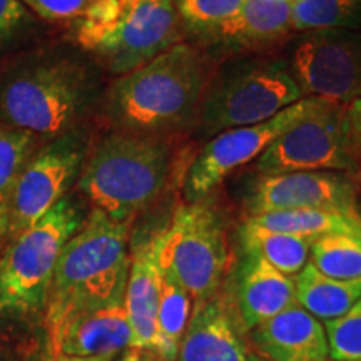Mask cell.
Returning a JSON list of instances; mask_svg holds the SVG:
<instances>
[{
  "mask_svg": "<svg viewBox=\"0 0 361 361\" xmlns=\"http://www.w3.org/2000/svg\"><path fill=\"white\" fill-rule=\"evenodd\" d=\"M233 300L243 328L251 331L296 303L295 279L259 256L246 255L239 264Z\"/></svg>",
  "mask_w": 361,
  "mask_h": 361,
  "instance_id": "18",
  "label": "cell"
},
{
  "mask_svg": "<svg viewBox=\"0 0 361 361\" xmlns=\"http://www.w3.org/2000/svg\"><path fill=\"white\" fill-rule=\"evenodd\" d=\"M311 264L324 276L335 279L361 278V236L329 234L311 246Z\"/></svg>",
  "mask_w": 361,
  "mask_h": 361,
  "instance_id": "26",
  "label": "cell"
},
{
  "mask_svg": "<svg viewBox=\"0 0 361 361\" xmlns=\"http://www.w3.org/2000/svg\"><path fill=\"white\" fill-rule=\"evenodd\" d=\"M241 243L246 255L263 258L286 276H296L308 264L313 239L296 234L269 231L246 221L241 228Z\"/></svg>",
  "mask_w": 361,
  "mask_h": 361,
  "instance_id": "21",
  "label": "cell"
},
{
  "mask_svg": "<svg viewBox=\"0 0 361 361\" xmlns=\"http://www.w3.org/2000/svg\"><path fill=\"white\" fill-rule=\"evenodd\" d=\"M251 338L271 361H328L329 358L324 326L298 303L252 328Z\"/></svg>",
  "mask_w": 361,
  "mask_h": 361,
  "instance_id": "19",
  "label": "cell"
},
{
  "mask_svg": "<svg viewBox=\"0 0 361 361\" xmlns=\"http://www.w3.org/2000/svg\"><path fill=\"white\" fill-rule=\"evenodd\" d=\"M228 261V238L218 211L204 200L179 206L164 229L161 266L186 288L194 310L218 295Z\"/></svg>",
  "mask_w": 361,
  "mask_h": 361,
  "instance_id": "8",
  "label": "cell"
},
{
  "mask_svg": "<svg viewBox=\"0 0 361 361\" xmlns=\"http://www.w3.org/2000/svg\"><path fill=\"white\" fill-rule=\"evenodd\" d=\"M39 141L27 130L0 123V213H8L17 180L39 151Z\"/></svg>",
  "mask_w": 361,
  "mask_h": 361,
  "instance_id": "25",
  "label": "cell"
},
{
  "mask_svg": "<svg viewBox=\"0 0 361 361\" xmlns=\"http://www.w3.org/2000/svg\"><path fill=\"white\" fill-rule=\"evenodd\" d=\"M174 2H176V0H174Z\"/></svg>",
  "mask_w": 361,
  "mask_h": 361,
  "instance_id": "36",
  "label": "cell"
},
{
  "mask_svg": "<svg viewBox=\"0 0 361 361\" xmlns=\"http://www.w3.org/2000/svg\"><path fill=\"white\" fill-rule=\"evenodd\" d=\"M34 27V19L20 0H0V54L20 42Z\"/></svg>",
  "mask_w": 361,
  "mask_h": 361,
  "instance_id": "29",
  "label": "cell"
},
{
  "mask_svg": "<svg viewBox=\"0 0 361 361\" xmlns=\"http://www.w3.org/2000/svg\"><path fill=\"white\" fill-rule=\"evenodd\" d=\"M164 229H159L134 246L124 296V308L133 329L130 348L149 350L154 355L161 350L157 306L162 281L161 247Z\"/></svg>",
  "mask_w": 361,
  "mask_h": 361,
  "instance_id": "14",
  "label": "cell"
},
{
  "mask_svg": "<svg viewBox=\"0 0 361 361\" xmlns=\"http://www.w3.org/2000/svg\"><path fill=\"white\" fill-rule=\"evenodd\" d=\"M56 361H109V360H102V358H80V356H56L54 358Z\"/></svg>",
  "mask_w": 361,
  "mask_h": 361,
  "instance_id": "33",
  "label": "cell"
},
{
  "mask_svg": "<svg viewBox=\"0 0 361 361\" xmlns=\"http://www.w3.org/2000/svg\"><path fill=\"white\" fill-rule=\"evenodd\" d=\"M74 39L107 71L124 75L179 44L174 0H94Z\"/></svg>",
  "mask_w": 361,
  "mask_h": 361,
  "instance_id": "5",
  "label": "cell"
},
{
  "mask_svg": "<svg viewBox=\"0 0 361 361\" xmlns=\"http://www.w3.org/2000/svg\"><path fill=\"white\" fill-rule=\"evenodd\" d=\"M82 223L78 206L64 197L17 234L0 258V313H30L45 306L61 252Z\"/></svg>",
  "mask_w": 361,
  "mask_h": 361,
  "instance_id": "7",
  "label": "cell"
},
{
  "mask_svg": "<svg viewBox=\"0 0 361 361\" xmlns=\"http://www.w3.org/2000/svg\"><path fill=\"white\" fill-rule=\"evenodd\" d=\"M290 69L305 97L348 106L361 97V34L310 30L291 51Z\"/></svg>",
  "mask_w": 361,
  "mask_h": 361,
  "instance_id": "11",
  "label": "cell"
},
{
  "mask_svg": "<svg viewBox=\"0 0 361 361\" xmlns=\"http://www.w3.org/2000/svg\"><path fill=\"white\" fill-rule=\"evenodd\" d=\"M49 345L54 358L64 355L111 360L133 346V329L124 305L104 306L74 316Z\"/></svg>",
  "mask_w": 361,
  "mask_h": 361,
  "instance_id": "17",
  "label": "cell"
},
{
  "mask_svg": "<svg viewBox=\"0 0 361 361\" xmlns=\"http://www.w3.org/2000/svg\"><path fill=\"white\" fill-rule=\"evenodd\" d=\"M348 121H350V130H351V137H353L355 149L356 152H358V157L361 159V97L348 104Z\"/></svg>",
  "mask_w": 361,
  "mask_h": 361,
  "instance_id": "31",
  "label": "cell"
},
{
  "mask_svg": "<svg viewBox=\"0 0 361 361\" xmlns=\"http://www.w3.org/2000/svg\"><path fill=\"white\" fill-rule=\"evenodd\" d=\"M209 79L204 52L179 42L119 75L104 97V116L123 133L179 130L197 119Z\"/></svg>",
  "mask_w": 361,
  "mask_h": 361,
  "instance_id": "1",
  "label": "cell"
},
{
  "mask_svg": "<svg viewBox=\"0 0 361 361\" xmlns=\"http://www.w3.org/2000/svg\"><path fill=\"white\" fill-rule=\"evenodd\" d=\"M288 62L273 57H241L229 61L209 79L197 123L206 137L246 128L303 99Z\"/></svg>",
  "mask_w": 361,
  "mask_h": 361,
  "instance_id": "6",
  "label": "cell"
},
{
  "mask_svg": "<svg viewBox=\"0 0 361 361\" xmlns=\"http://www.w3.org/2000/svg\"><path fill=\"white\" fill-rule=\"evenodd\" d=\"M293 0H245L229 20L200 42L221 54H243L278 42L291 27Z\"/></svg>",
  "mask_w": 361,
  "mask_h": 361,
  "instance_id": "16",
  "label": "cell"
},
{
  "mask_svg": "<svg viewBox=\"0 0 361 361\" xmlns=\"http://www.w3.org/2000/svg\"><path fill=\"white\" fill-rule=\"evenodd\" d=\"M121 361H151V360L144 358V356L139 353V351H130V353L126 355Z\"/></svg>",
  "mask_w": 361,
  "mask_h": 361,
  "instance_id": "34",
  "label": "cell"
},
{
  "mask_svg": "<svg viewBox=\"0 0 361 361\" xmlns=\"http://www.w3.org/2000/svg\"><path fill=\"white\" fill-rule=\"evenodd\" d=\"M291 27L298 32L361 29V0H293Z\"/></svg>",
  "mask_w": 361,
  "mask_h": 361,
  "instance_id": "24",
  "label": "cell"
},
{
  "mask_svg": "<svg viewBox=\"0 0 361 361\" xmlns=\"http://www.w3.org/2000/svg\"><path fill=\"white\" fill-rule=\"evenodd\" d=\"M8 236V213H0V246Z\"/></svg>",
  "mask_w": 361,
  "mask_h": 361,
  "instance_id": "32",
  "label": "cell"
},
{
  "mask_svg": "<svg viewBox=\"0 0 361 361\" xmlns=\"http://www.w3.org/2000/svg\"><path fill=\"white\" fill-rule=\"evenodd\" d=\"M358 180L341 171H305L258 176L247 192L251 216L273 211L318 209L353 218L358 213Z\"/></svg>",
  "mask_w": 361,
  "mask_h": 361,
  "instance_id": "13",
  "label": "cell"
},
{
  "mask_svg": "<svg viewBox=\"0 0 361 361\" xmlns=\"http://www.w3.org/2000/svg\"><path fill=\"white\" fill-rule=\"evenodd\" d=\"M29 12L49 22H78L94 0H20Z\"/></svg>",
  "mask_w": 361,
  "mask_h": 361,
  "instance_id": "30",
  "label": "cell"
},
{
  "mask_svg": "<svg viewBox=\"0 0 361 361\" xmlns=\"http://www.w3.org/2000/svg\"><path fill=\"white\" fill-rule=\"evenodd\" d=\"M247 361H266V360H263L261 358V356H258V355H250V358H247Z\"/></svg>",
  "mask_w": 361,
  "mask_h": 361,
  "instance_id": "35",
  "label": "cell"
},
{
  "mask_svg": "<svg viewBox=\"0 0 361 361\" xmlns=\"http://www.w3.org/2000/svg\"><path fill=\"white\" fill-rule=\"evenodd\" d=\"M296 303L316 319L340 318L361 298V278L335 279L324 276L308 263L296 274Z\"/></svg>",
  "mask_w": 361,
  "mask_h": 361,
  "instance_id": "20",
  "label": "cell"
},
{
  "mask_svg": "<svg viewBox=\"0 0 361 361\" xmlns=\"http://www.w3.org/2000/svg\"><path fill=\"white\" fill-rule=\"evenodd\" d=\"M174 4L180 25L201 40L231 19L245 0H176Z\"/></svg>",
  "mask_w": 361,
  "mask_h": 361,
  "instance_id": "27",
  "label": "cell"
},
{
  "mask_svg": "<svg viewBox=\"0 0 361 361\" xmlns=\"http://www.w3.org/2000/svg\"><path fill=\"white\" fill-rule=\"evenodd\" d=\"M243 331L234 300L218 293L192 311L176 361H247L251 351Z\"/></svg>",
  "mask_w": 361,
  "mask_h": 361,
  "instance_id": "15",
  "label": "cell"
},
{
  "mask_svg": "<svg viewBox=\"0 0 361 361\" xmlns=\"http://www.w3.org/2000/svg\"><path fill=\"white\" fill-rule=\"evenodd\" d=\"M251 224L269 231L296 234L316 241L329 234H353L361 236V218H353L331 211L318 209H293L273 211V213L251 216Z\"/></svg>",
  "mask_w": 361,
  "mask_h": 361,
  "instance_id": "22",
  "label": "cell"
},
{
  "mask_svg": "<svg viewBox=\"0 0 361 361\" xmlns=\"http://www.w3.org/2000/svg\"><path fill=\"white\" fill-rule=\"evenodd\" d=\"M259 176L341 171L355 174L360 157L351 137L348 106L329 102L279 135L256 161Z\"/></svg>",
  "mask_w": 361,
  "mask_h": 361,
  "instance_id": "9",
  "label": "cell"
},
{
  "mask_svg": "<svg viewBox=\"0 0 361 361\" xmlns=\"http://www.w3.org/2000/svg\"><path fill=\"white\" fill-rule=\"evenodd\" d=\"M85 152V139L78 130L54 139L35 152L13 189L8 206V236L25 231L64 200L82 169Z\"/></svg>",
  "mask_w": 361,
  "mask_h": 361,
  "instance_id": "12",
  "label": "cell"
},
{
  "mask_svg": "<svg viewBox=\"0 0 361 361\" xmlns=\"http://www.w3.org/2000/svg\"><path fill=\"white\" fill-rule=\"evenodd\" d=\"M331 361H361V298L340 318L324 324Z\"/></svg>",
  "mask_w": 361,
  "mask_h": 361,
  "instance_id": "28",
  "label": "cell"
},
{
  "mask_svg": "<svg viewBox=\"0 0 361 361\" xmlns=\"http://www.w3.org/2000/svg\"><path fill=\"white\" fill-rule=\"evenodd\" d=\"M173 171V152L162 135L116 130L101 139L85 162L79 188L116 221H130L161 196Z\"/></svg>",
  "mask_w": 361,
  "mask_h": 361,
  "instance_id": "4",
  "label": "cell"
},
{
  "mask_svg": "<svg viewBox=\"0 0 361 361\" xmlns=\"http://www.w3.org/2000/svg\"><path fill=\"white\" fill-rule=\"evenodd\" d=\"M194 311L192 298L186 288L169 273L162 271L159 306H157V329L161 336V361H176L180 340L186 333Z\"/></svg>",
  "mask_w": 361,
  "mask_h": 361,
  "instance_id": "23",
  "label": "cell"
},
{
  "mask_svg": "<svg viewBox=\"0 0 361 361\" xmlns=\"http://www.w3.org/2000/svg\"><path fill=\"white\" fill-rule=\"evenodd\" d=\"M130 221H116L92 209L57 261L47 301L49 343L74 316L124 305L130 255Z\"/></svg>",
  "mask_w": 361,
  "mask_h": 361,
  "instance_id": "2",
  "label": "cell"
},
{
  "mask_svg": "<svg viewBox=\"0 0 361 361\" xmlns=\"http://www.w3.org/2000/svg\"><path fill=\"white\" fill-rule=\"evenodd\" d=\"M97 94L96 71L82 59L32 54L0 75V123L54 141L75 130Z\"/></svg>",
  "mask_w": 361,
  "mask_h": 361,
  "instance_id": "3",
  "label": "cell"
},
{
  "mask_svg": "<svg viewBox=\"0 0 361 361\" xmlns=\"http://www.w3.org/2000/svg\"><path fill=\"white\" fill-rule=\"evenodd\" d=\"M328 104V101L318 97H303L268 121L214 135L189 166L184 180L186 201L204 200L229 173L256 159L279 135L295 128L306 117L322 111Z\"/></svg>",
  "mask_w": 361,
  "mask_h": 361,
  "instance_id": "10",
  "label": "cell"
}]
</instances>
